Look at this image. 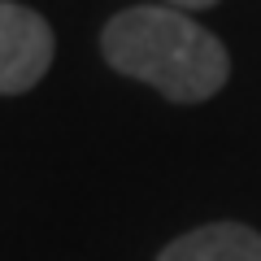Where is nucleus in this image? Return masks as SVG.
<instances>
[{
    "label": "nucleus",
    "mask_w": 261,
    "mask_h": 261,
    "mask_svg": "<svg viewBox=\"0 0 261 261\" xmlns=\"http://www.w3.org/2000/svg\"><path fill=\"white\" fill-rule=\"evenodd\" d=\"M53 27L27 5L0 0V96H22L53 65Z\"/></svg>",
    "instance_id": "f03ea898"
},
{
    "label": "nucleus",
    "mask_w": 261,
    "mask_h": 261,
    "mask_svg": "<svg viewBox=\"0 0 261 261\" xmlns=\"http://www.w3.org/2000/svg\"><path fill=\"white\" fill-rule=\"evenodd\" d=\"M157 261H261V235L244 222H205L166 244Z\"/></svg>",
    "instance_id": "7ed1b4c3"
},
{
    "label": "nucleus",
    "mask_w": 261,
    "mask_h": 261,
    "mask_svg": "<svg viewBox=\"0 0 261 261\" xmlns=\"http://www.w3.org/2000/svg\"><path fill=\"white\" fill-rule=\"evenodd\" d=\"M166 5H174V9H209L218 0H166Z\"/></svg>",
    "instance_id": "20e7f679"
},
{
    "label": "nucleus",
    "mask_w": 261,
    "mask_h": 261,
    "mask_svg": "<svg viewBox=\"0 0 261 261\" xmlns=\"http://www.w3.org/2000/svg\"><path fill=\"white\" fill-rule=\"evenodd\" d=\"M100 48L118 74L148 83L174 105H200L218 96L231 74L222 39L174 5H135L113 13Z\"/></svg>",
    "instance_id": "f257e3e1"
}]
</instances>
